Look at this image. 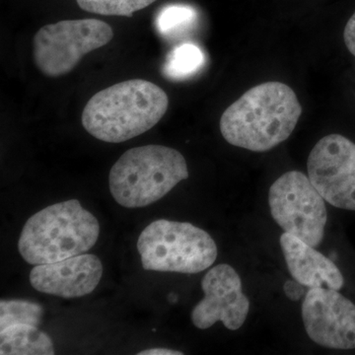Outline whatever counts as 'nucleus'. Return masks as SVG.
Segmentation results:
<instances>
[{
  "label": "nucleus",
  "instance_id": "nucleus-1",
  "mask_svg": "<svg viewBox=\"0 0 355 355\" xmlns=\"http://www.w3.org/2000/svg\"><path fill=\"white\" fill-rule=\"evenodd\" d=\"M302 107L286 84L270 81L248 90L220 119L222 137L232 146L265 153L286 141Z\"/></svg>",
  "mask_w": 355,
  "mask_h": 355
},
{
  "label": "nucleus",
  "instance_id": "nucleus-2",
  "mask_svg": "<svg viewBox=\"0 0 355 355\" xmlns=\"http://www.w3.org/2000/svg\"><path fill=\"white\" fill-rule=\"evenodd\" d=\"M169 98L150 81L132 79L96 93L83 110V128L95 139L121 144L148 132L164 116Z\"/></svg>",
  "mask_w": 355,
  "mask_h": 355
},
{
  "label": "nucleus",
  "instance_id": "nucleus-3",
  "mask_svg": "<svg viewBox=\"0 0 355 355\" xmlns=\"http://www.w3.org/2000/svg\"><path fill=\"white\" fill-rule=\"evenodd\" d=\"M100 235L99 221L77 200L55 203L26 222L18 250L30 265H46L86 254Z\"/></svg>",
  "mask_w": 355,
  "mask_h": 355
},
{
  "label": "nucleus",
  "instance_id": "nucleus-4",
  "mask_svg": "<svg viewBox=\"0 0 355 355\" xmlns=\"http://www.w3.org/2000/svg\"><path fill=\"white\" fill-rule=\"evenodd\" d=\"M189 178L181 153L171 147H135L114 163L109 175L110 191L127 209L146 207L158 202Z\"/></svg>",
  "mask_w": 355,
  "mask_h": 355
},
{
  "label": "nucleus",
  "instance_id": "nucleus-5",
  "mask_svg": "<svg viewBox=\"0 0 355 355\" xmlns=\"http://www.w3.org/2000/svg\"><path fill=\"white\" fill-rule=\"evenodd\" d=\"M137 250L146 270L198 273L214 265L216 243L209 233L188 223L159 219L139 237Z\"/></svg>",
  "mask_w": 355,
  "mask_h": 355
},
{
  "label": "nucleus",
  "instance_id": "nucleus-6",
  "mask_svg": "<svg viewBox=\"0 0 355 355\" xmlns=\"http://www.w3.org/2000/svg\"><path fill=\"white\" fill-rule=\"evenodd\" d=\"M113 38L111 26L98 19L64 20L46 25L34 37V62L44 76H67L84 55L106 46Z\"/></svg>",
  "mask_w": 355,
  "mask_h": 355
},
{
  "label": "nucleus",
  "instance_id": "nucleus-7",
  "mask_svg": "<svg viewBox=\"0 0 355 355\" xmlns=\"http://www.w3.org/2000/svg\"><path fill=\"white\" fill-rule=\"evenodd\" d=\"M270 214L284 232L314 248L324 239L328 220L324 200L309 177L289 171L272 184L268 193Z\"/></svg>",
  "mask_w": 355,
  "mask_h": 355
},
{
  "label": "nucleus",
  "instance_id": "nucleus-8",
  "mask_svg": "<svg viewBox=\"0 0 355 355\" xmlns=\"http://www.w3.org/2000/svg\"><path fill=\"white\" fill-rule=\"evenodd\" d=\"M308 177L326 202L355 210V144L340 135L323 137L313 147Z\"/></svg>",
  "mask_w": 355,
  "mask_h": 355
},
{
  "label": "nucleus",
  "instance_id": "nucleus-9",
  "mask_svg": "<svg viewBox=\"0 0 355 355\" xmlns=\"http://www.w3.org/2000/svg\"><path fill=\"white\" fill-rule=\"evenodd\" d=\"M305 331L326 349H355V304L338 291L310 288L302 304Z\"/></svg>",
  "mask_w": 355,
  "mask_h": 355
},
{
  "label": "nucleus",
  "instance_id": "nucleus-10",
  "mask_svg": "<svg viewBox=\"0 0 355 355\" xmlns=\"http://www.w3.org/2000/svg\"><path fill=\"white\" fill-rule=\"evenodd\" d=\"M205 298L193 309L191 322L200 330H207L217 322L237 331L244 324L250 301L243 293L239 275L227 263L210 268L202 280Z\"/></svg>",
  "mask_w": 355,
  "mask_h": 355
},
{
  "label": "nucleus",
  "instance_id": "nucleus-11",
  "mask_svg": "<svg viewBox=\"0 0 355 355\" xmlns=\"http://www.w3.org/2000/svg\"><path fill=\"white\" fill-rule=\"evenodd\" d=\"M103 265L95 254H83L57 263L35 266L30 284L42 293L62 298H78L90 294L99 284Z\"/></svg>",
  "mask_w": 355,
  "mask_h": 355
},
{
  "label": "nucleus",
  "instance_id": "nucleus-12",
  "mask_svg": "<svg viewBox=\"0 0 355 355\" xmlns=\"http://www.w3.org/2000/svg\"><path fill=\"white\" fill-rule=\"evenodd\" d=\"M280 246L292 277L301 284L309 288H343L345 279L338 266L314 247L286 232L280 236Z\"/></svg>",
  "mask_w": 355,
  "mask_h": 355
},
{
  "label": "nucleus",
  "instance_id": "nucleus-13",
  "mask_svg": "<svg viewBox=\"0 0 355 355\" xmlns=\"http://www.w3.org/2000/svg\"><path fill=\"white\" fill-rule=\"evenodd\" d=\"M1 355H53L50 336L30 324H14L0 331Z\"/></svg>",
  "mask_w": 355,
  "mask_h": 355
},
{
  "label": "nucleus",
  "instance_id": "nucleus-14",
  "mask_svg": "<svg viewBox=\"0 0 355 355\" xmlns=\"http://www.w3.org/2000/svg\"><path fill=\"white\" fill-rule=\"evenodd\" d=\"M44 315V308L38 303L22 299L0 301V331L14 324L39 326Z\"/></svg>",
  "mask_w": 355,
  "mask_h": 355
},
{
  "label": "nucleus",
  "instance_id": "nucleus-15",
  "mask_svg": "<svg viewBox=\"0 0 355 355\" xmlns=\"http://www.w3.org/2000/svg\"><path fill=\"white\" fill-rule=\"evenodd\" d=\"M205 55L198 46L183 44L170 53L166 62V76L173 79H184L193 76L202 67Z\"/></svg>",
  "mask_w": 355,
  "mask_h": 355
},
{
  "label": "nucleus",
  "instance_id": "nucleus-16",
  "mask_svg": "<svg viewBox=\"0 0 355 355\" xmlns=\"http://www.w3.org/2000/svg\"><path fill=\"white\" fill-rule=\"evenodd\" d=\"M156 0H76L77 4L86 12L104 16H125L151 6Z\"/></svg>",
  "mask_w": 355,
  "mask_h": 355
},
{
  "label": "nucleus",
  "instance_id": "nucleus-17",
  "mask_svg": "<svg viewBox=\"0 0 355 355\" xmlns=\"http://www.w3.org/2000/svg\"><path fill=\"white\" fill-rule=\"evenodd\" d=\"M197 12L188 6H170L165 7L158 14L156 26L158 31L164 36H174L178 33L188 29L195 22Z\"/></svg>",
  "mask_w": 355,
  "mask_h": 355
},
{
  "label": "nucleus",
  "instance_id": "nucleus-18",
  "mask_svg": "<svg viewBox=\"0 0 355 355\" xmlns=\"http://www.w3.org/2000/svg\"><path fill=\"white\" fill-rule=\"evenodd\" d=\"M284 291L286 297L291 301H298L303 297L305 293L304 286L297 280H286L284 286Z\"/></svg>",
  "mask_w": 355,
  "mask_h": 355
},
{
  "label": "nucleus",
  "instance_id": "nucleus-19",
  "mask_svg": "<svg viewBox=\"0 0 355 355\" xmlns=\"http://www.w3.org/2000/svg\"><path fill=\"white\" fill-rule=\"evenodd\" d=\"M345 46H347L350 53L355 55V13L347 22L343 33Z\"/></svg>",
  "mask_w": 355,
  "mask_h": 355
},
{
  "label": "nucleus",
  "instance_id": "nucleus-20",
  "mask_svg": "<svg viewBox=\"0 0 355 355\" xmlns=\"http://www.w3.org/2000/svg\"><path fill=\"white\" fill-rule=\"evenodd\" d=\"M139 355H183V352L168 349H150L139 352Z\"/></svg>",
  "mask_w": 355,
  "mask_h": 355
}]
</instances>
